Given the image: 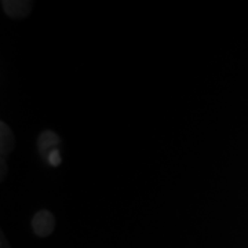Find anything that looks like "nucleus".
<instances>
[{
  "mask_svg": "<svg viewBox=\"0 0 248 248\" xmlns=\"http://www.w3.org/2000/svg\"><path fill=\"white\" fill-rule=\"evenodd\" d=\"M31 225H32V231H33L36 236H39V237H47V236H50L54 232L55 219H54V215L50 211L40 210L32 218Z\"/></svg>",
  "mask_w": 248,
  "mask_h": 248,
  "instance_id": "1",
  "label": "nucleus"
},
{
  "mask_svg": "<svg viewBox=\"0 0 248 248\" xmlns=\"http://www.w3.org/2000/svg\"><path fill=\"white\" fill-rule=\"evenodd\" d=\"M3 4V10L6 11V14L10 18L14 19H22L27 18L32 10V1H27V0H4L1 1Z\"/></svg>",
  "mask_w": 248,
  "mask_h": 248,
  "instance_id": "2",
  "label": "nucleus"
},
{
  "mask_svg": "<svg viewBox=\"0 0 248 248\" xmlns=\"http://www.w3.org/2000/svg\"><path fill=\"white\" fill-rule=\"evenodd\" d=\"M1 140H0V149H1V160H4V155L7 157L10 152L14 149L16 146V140L14 135L10 131L9 125H6L4 123H1Z\"/></svg>",
  "mask_w": 248,
  "mask_h": 248,
  "instance_id": "3",
  "label": "nucleus"
},
{
  "mask_svg": "<svg viewBox=\"0 0 248 248\" xmlns=\"http://www.w3.org/2000/svg\"><path fill=\"white\" fill-rule=\"evenodd\" d=\"M58 143H60V138L53 131H45L39 138V146H40L42 152L48 151V148H51L53 145H58Z\"/></svg>",
  "mask_w": 248,
  "mask_h": 248,
  "instance_id": "4",
  "label": "nucleus"
},
{
  "mask_svg": "<svg viewBox=\"0 0 248 248\" xmlns=\"http://www.w3.org/2000/svg\"><path fill=\"white\" fill-rule=\"evenodd\" d=\"M48 161L53 166H58L61 163V156H60V151L58 149H55V151H53L48 155Z\"/></svg>",
  "mask_w": 248,
  "mask_h": 248,
  "instance_id": "5",
  "label": "nucleus"
},
{
  "mask_svg": "<svg viewBox=\"0 0 248 248\" xmlns=\"http://www.w3.org/2000/svg\"><path fill=\"white\" fill-rule=\"evenodd\" d=\"M1 248H10L9 243H7V240L4 239V236H1Z\"/></svg>",
  "mask_w": 248,
  "mask_h": 248,
  "instance_id": "6",
  "label": "nucleus"
}]
</instances>
